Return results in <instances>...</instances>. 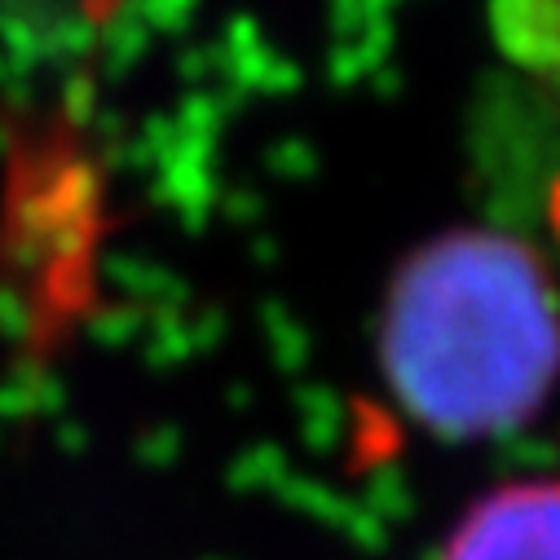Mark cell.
I'll list each match as a JSON object with an SVG mask.
<instances>
[{"label":"cell","mask_w":560,"mask_h":560,"mask_svg":"<svg viewBox=\"0 0 560 560\" xmlns=\"http://www.w3.org/2000/svg\"><path fill=\"white\" fill-rule=\"evenodd\" d=\"M521 49H525V54H538V58L547 54L551 67H556V75H560V0H556V23L521 32Z\"/></svg>","instance_id":"cell-3"},{"label":"cell","mask_w":560,"mask_h":560,"mask_svg":"<svg viewBox=\"0 0 560 560\" xmlns=\"http://www.w3.org/2000/svg\"><path fill=\"white\" fill-rule=\"evenodd\" d=\"M380 371L438 438H494L534 419L560 384V288L512 234L455 230L388 283Z\"/></svg>","instance_id":"cell-1"},{"label":"cell","mask_w":560,"mask_h":560,"mask_svg":"<svg viewBox=\"0 0 560 560\" xmlns=\"http://www.w3.org/2000/svg\"><path fill=\"white\" fill-rule=\"evenodd\" d=\"M438 560H560V477H516L481 494Z\"/></svg>","instance_id":"cell-2"}]
</instances>
